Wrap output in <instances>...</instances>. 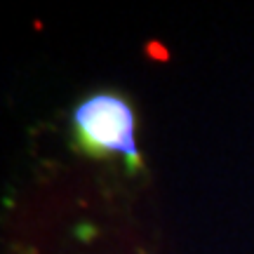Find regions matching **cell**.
Here are the masks:
<instances>
[{
	"mask_svg": "<svg viewBox=\"0 0 254 254\" xmlns=\"http://www.w3.org/2000/svg\"><path fill=\"white\" fill-rule=\"evenodd\" d=\"M75 134L82 151L92 158L123 155L132 170L141 167L134 141V113L123 97L94 94L73 113Z\"/></svg>",
	"mask_w": 254,
	"mask_h": 254,
	"instance_id": "cell-1",
	"label": "cell"
}]
</instances>
